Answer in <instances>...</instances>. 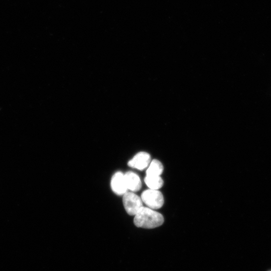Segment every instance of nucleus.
<instances>
[{
  "label": "nucleus",
  "mask_w": 271,
  "mask_h": 271,
  "mask_svg": "<svg viewBox=\"0 0 271 271\" xmlns=\"http://www.w3.org/2000/svg\"><path fill=\"white\" fill-rule=\"evenodd\" d=\"M112 190L117 195H123L127 190L124 174L121 172H116L112 177L110 181Z\"/></svg>",
  "instance_id": "obj_5"
},
{
  "label": "nucleus",
  "mask_w": 271,
  "mask_h": 271,
  "mask_svg": "<svg viewBox=\"0 0 271 271\" xmlns=\"http://www.w3.org/2000/svg\"><path fill=\"white\" fill-rule=\"evenodd\" d=\"M122 202L125 211L130 215H134L143 206L141 198L132 192L125 193Z\"/></svg>",
  "instance_id": "obj_3"
},
{
  "label": "nucleus",
  "mask_w": 271,
  "mask_h": 271,
  "mask_svg": "<svg viewBox=\"0 0 271 271\" xmlns=\"http://www.w3.org/2000/svg\"><path fill=\"white\" fill-rule=\"evenodd\" d=\"M145 182L151 189L158 190L163 185V180L160 176L146 175Z\"/></svg>",
  "instance_id": "obj_7"
},
{
  "label": "nucleus",
  "mask_w": 271,
  "mask_h": 271,
  "mask_svg": "<svg viewBox=\"0 0 271 271\" xmlns=\"http://www.w3.org/2000/svg\"><path fill=\"white\" fill-rule=\"evenodd\" d=\"M134 216V224L138 227L154 228L161 226L164 221L161 213L148 207L143 206Z\"/></svg>",
  "instance_id": "obj_1"
},
{
  "label": "nucleus",
  "mask_w": 271,
  "mask_h": 271,
  "mask_svg": "<svg viewBox=\"0 0 271 271\" xmlns=\"http://www.w3.org/2000/svg\"><path fill=\"white\" fill-rule=\"evenodd\" d=\"M141 198L148 207L153 209L160 208L164 202L163 195L158 190H146L143 192Z\"/></svg>",
  "instance_id": "obj_2"
},
{
  "label": "nucleus",
  "mask_w": 271,
  "mask_h": 271,
  "mask_svg": "<svg viewBox=\"0 0 271 271\" xmlns=\"http://www.w3.org/2000/svg\"><path fill=\"white\" fill-rule=\"evenodd\" d=\"M151 156L149 154L141 152L137 154L128 162L130 167L143 170L148 167L151 162Z\"/></svg>",
  "instance_id": "obj_4"
},
{
  "label": "nucleus",
  "mask_w": 271,
  "mask_h": 271,
  "mask_svg": "<svg viewBox=\"0 0 271 271\" xmlns=\"http://www.w3.org/2000/svg\"><path fill=\"white\" fill-rule=\"evenodd\" d=\"M124 177L127 189L132 192H136L141 189V180L136 173L128 171L124 174Z\"/></svg>",
  "instance_id": "obj_6"
},
{
  "label": "nucleus",
  "mask_w": 271,
  "mask_h": 271,
  "mask_svg": "<svg viewBox=\"0 0 271 271\" xmlns=\"http://www.w3.org/2000/svg\"><path fill=\"white\" fill-rule=\"evenodd\" d=\"M164 167L159 160L154 159L151 161L146 171V175L161 176Z\"/></svg>",
  "instance_id": "obj_8"
}]
</instances>
